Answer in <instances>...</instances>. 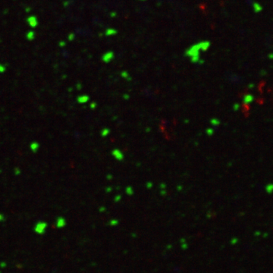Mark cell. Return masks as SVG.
Returning <instances> with one entry per match:
<instances>
[{
    "mask_svg": "<svg viewBox=\"0 0 273 273\" xmlns=\"http://www.w3.org/2000/svg\"><path fill=\"white\" fill-rule=\"evenodd\" d=\"M253 8L254 12H256V13H258V12H259L262 11V6H261L259 3H256V2L253 3Z\"/></svg>",
    "mask_w": 273,
    "mask_h": 273,
    "instance_id": "6da1fadb",
    "label": "cell"
}]
</instances>
